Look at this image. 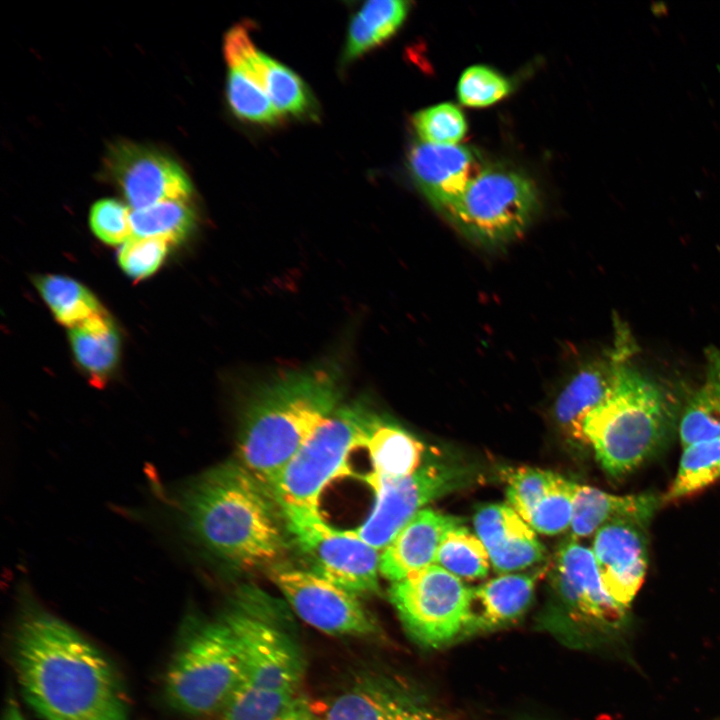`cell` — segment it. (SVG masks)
I'll use <instances>...</instances> for the list:
<instances>
[{
	"label": "cell",
	"instance_id": "1",
	"mask_svg": "<svg viewBox=\"0 0 720 720\" xmlns=\"http://www.w3.org/2000/svg\"><path fill=\"white\" fill-rule=\"evenodd\" d=\"M26 702L45 720H127V702L108 658L64 620L25 604L12 643Z\"/></svg>",
	"mask_w": 720,
	"mask_h": 720
},
{
	"label": "cell",
	"instance_id": "2",
	"mask_svg": "<svg viewBox=\"0 0 720 720\" xmlns=\"http://www.w3.org/2000/svg\"><path fill=\"white\" fill-rule=\"evenodd\" d=\"M175 506L192 541L231 568L271 570L288 552L287 521L274 493L237 461L188 481Z\"/></svg>",
	"mask_w": 720,
	"mask_h": 720
},
{
	"label": "cell",
	"instance_id": "3",
	"mask_svg": "<svg viewBox=\"0 0 720 720\" xmlns=\"http://www.w3.org/2000/svg\"><path fill=\"white\" fill-rule=\"evenodd\" d=\"M344 374L325 361L273 377L251 395L237 437V462L270 489L279 474L339 406Z\"/></svg>",
	"mask_w": 720,
	"mask_h": 720
},
{
	"label": "cell",
	"instance_id": "4",
	"mask_svg": "<svg viewBox=\"0 0 720 720\" xmlns=\"http://www.w3.org/2000/svg\"><path fill=\"white\" fill-rule=\"evenodd\" d=\"M275 608L265 593L245 588L220 616L235 638L241 665L223 720H275L298 698L303 655Z\"/></svg>",
	"mask_w": 720,
	"mask_h": 720
},
{
	"label": "cell",
	"instance_id": "5",
	"mask_svg": "<svg viewBox=\"0 0 720 720\" xmlns=\"http://www.w3.org/2000/svg\"><path fill=\"white\" fill-rule=\"evenodd\" d=\"M631 357L620 362L609 392L588 414L583 427L600 465L614 477L633 472L652 457L675 419L670 397L630 364Z\"/></svg>",
	"mask_w": 720,
	"mask_h": 720
},
{
	"label": "cell",
	"instance_id": "6",
	"mask_svg": "<svg viewBox=\"0 0 720 720\" xmlns=\"http://www.w3.org/2000/svg\"><path fill=\"white\" fill-rule=\"evenodd\" d=\"M378 415L362 403L340 405L283 468L271 490L284 515L322 516L320 498L333 480L355 476L349 465Z\"/></svg>",
	"mask_w": 720,
	"mask_h": 720
},
{
	"label": "cell",
	"instance_id": "7",
	"mask_svg": "<svg viewBox=\"0 0 720 720\" xmlns=\"http://www.w3.org/2000/svg\"><path fill=\"white\" fill-rule=\"evenodd\" d=\"M165 677V695L176 710L201 716L222 710L241 671L235 638L219 617L188 621Z\"/></svg>",
	"mask_w": 720,
	"mask_h": 720
},
{
	"label": "cell",
	"instance_id": "8",
	"mask_svg": "<svg viewBox=\"0 0 720 720\" xmlns=\"http://www.w3.org/2000/svg\"><path fill=\"white\" fill-rule=\"evenodd\" d=\"M538 206L537 189L528 177L504 166L486 165L445 214L472 239L499 245L519 236Z\"/></svg>",
	"mask_w": 720,
	"mask_h": 720
},
{
	"label": "cell",
	"instance_id": "9",
	"mask_svg": "<svg viewBox=\"0 0 720 720\" xmlns=\"http://www.w3.org/2000/svg\"><path fill=\"white\" fill-rule=\"evenodd\" d=\"M389 598L408 633L419 643L439 647L473 624V589L433 564L392 582Z\"/></svg>",
	"mask_w": 720,
	"mask_h": 720
},
{
	"label": "cell",
	"instance_id": "10",
	"mask_svg": "<svg viewBox=\"0 0 720 720\" xmlns=\"http://www.w3.org/2000/svg\"><path fill=\"white\" fill-rule=\"evenodd\" d=\"M291 543L310 571L357 596L378 593L380 552L350 530H337L322 516L285 515Z\"/></svg>",
	"mask_w": 720,
	"mask_h": 720
},
{
	"label": "cell",
	"instance_id": "11",
	"mask_svg": "<svg viewBox=\"0 0 720 720\" xmlns=\"http://www.w3.org/2000/svg\"><path fill=\"white\" fill-rule=\"evenodd\" d=\"M362 480L374 492L375 502L366 520L350 531L382 551L426 504L464 487L472 477L456 465L429 464L399 480H376L364 475Z\"/></svg>",
	"mask_w": 720,
	"mask_h": 720
},
{
	"label": "cell",
	"instance_id": "12",
	"mask_svg": "<svg viewBox=\"0 0 720 720\" xmlns=\"http://www.w3.org/2000/svg\"><path fill=\"white\" fill-rule=\"evenodd\" d=\"M269 576L295 613L332 636H368L376 623L359 596L308 570L277 566Z\"/></svg>",
	"mask_w": 720,
	"mask_h": 720
},
{
	"label": "cell",
	"instance_id": "13",
	"mask_svg": "<svg viewBox=\"0 0 720 720\" xmlns=\"http://www.w3.org/2000/svg\"><path fill=\"white\" fill-rule=\"evenodd\" d=\"M105 169L134 210L168 200L188 201L192 193L187 175L174 160L139 144L112 145Z\"/></svg>",
	"mask_w": 720,
	"mask_h": 720
},
{
	"label": "cell",
	"instance_id": "14",
	"mask_svg": "<svg viewBox=\"0 0 720 720\" xmlns=\"http://www.w3.org/2000/svg\"><path fill=\"white\" fill-rule=\"evenodd\" d=\"M554 568L557 589L575 617L608 628L621 623L625 608L606 590L591 549L571 537L558 549Z\"/></svg>",
	"mask_w": 720,
	"mask_h": 720
},
{
	"label": "cell",
	"instance_id": "15",
	"mask_svg": "<svg viewBox=\"0 0 720 720\" xmlns=\"http://www.w3.org/2000/svg\"><path fill=\"white\" fill-rule=\"evenodd\" d=\"M224 56L229 68L246 74L264 90L281 116L314 114V100L302 79L257 49L245 25L237 24L225 34Z\"/></svg>",
	"mask_w": 720,
	"mask_h": 720
},
{
	"label": "cell",
	"instance_id": "16",
	"mask_svg": "<svg viewBox=\"0 0 720 720\" xmlns=\"http://www.w3.org/2000/svg\"><path fill=\"white\" fill-rule=\"evenodd\" d=\"M645 524L616 520L595 534L592 552L603 584L625 609L641 588L648 566Z\"/></svg>",
	"mask_w": 720,
	"mask_h": 720
},
{
	"label": "cell",
	"instance_id": "17",
	"mask_svg": "<svg viewBox=\"0 0 720 720\" xmlns=\"http://www.w3.org/2000/svg\"><path fill=\"white\" fill-rule=\"evenodd\" d=\"M410 173L431 204L446 212L465 192L486 164L472 148L420 142L408 156Z\"/></svg>",
	"mask_w": 720,
	"mask_h": 720
},
{
	"label": "cell",
	"instance_id": "18",
	"mask_svg": "<svg viewBox=\"0 0 720 720\" xmlns=\"http://www.w3.org/2000/svg\"><path fill=\"white\" fill-rule=\"evenodd\" d=\"M615 343L606 357L581 368L564 387L555 403V418L570 440L587 445L583 427L588 414L609 392L620 362L634 352L627 328L617 327Z\"/></svg>",
	"mask_w": 720,
	"mask_h": 720
},
{
	"label": "cell",
	"instance_id": "19",
	"mask_svg": "<svg viewBox=\"0 0 720 720\" xmlns=\"http://www.w3.org/2000/svg\"><path fill=\"white\" fill-rule=\"evenodd\" d=\"M473 522L495 571H516L543 559L544 547L534 530L509 505L482 506Z\"/></svg>",
	"mask_w": 720,
	"mask_h": 720
},
{
	"label": "cell",
	"instance_id": "20",
	"mask_svg": "<svg viewBox=\"0 0 720 720\" xmlns=\"http://www.w3.org/2000/svg\"><path fill=\"white\" fill-rule=\"evenodd\" d=\"M460 523L455 517L422 509L380 553V574L396 582L435 564L445 533Z\"/></svg>",
	"mask_w": 720,
	"mask_h": 720
},
{
	"label": "cell",
	"instance_id": "21",
	"mask_svg": "<svg viewBox=\"0 0 720 720\" xmlns=\"http://www.w3.org/2000/svg\"><path fill=\"white\" fill-rule=\"evenodd\" d=\"M324 720H436L425 708L378 680H364L338 695Z\"/></svg>",
	"mask_w": 720,
	"mask_h": 720
},
{
	"label": "cell",
	"instance_id": "22",
	"mask_svg": "<svg viewBox=\"0 0 720 720\" xmlns=\"http://www.w3.org/2000/svg\"><path fill=\"white\" fill-rule=\"evenodd\" d=\"M659 505L649 493L614 495L588 485H576L571 522L572 538H586L603 525L616 520H631L647 525Z\"/></svg>",
	"mask_w": 720,
	"mask_h": 720
},
{
	"label": "cell",
	"instance_id": "23",
	"mask_svg": "<svg viewBox=\"0 0 720 720\" xmlns=\"http://www.w3.org/2000/svg\"><path fill=\"white\" fill-rule=\"evenodd\" d=\"M363 448L372 467L364 476L385 481L399 480L416 472L425 451L424 444L411 433L380 416L369 428Z\"/></svg>",
	"mask_w": 720,
	"mask_h": 720
},
{
	"label": "cell",
	"instance_id": "24",
	"mask_svg": "<svg viewBox=\"0 0 720 720\" xmlns=\"http://www.w3.org/2000/svg\"><path fill=\"white\" fill-rule=\"evenodd\" d=\"M74 357L90 382L103 386L117 366L120 339L112 320L103 311L71 328Z\"/></svg>",
	"mask_w": 720,
	"mask_h": 720
},
{
	"label": "cell",
	"instance_id": "25",
	"mask_svg": "<svg viewBox=\"0 0 720 720\" xmlns=\"http://www.w3.org/2000/svg\"><path fill=\"white\" fill-rule=\"evenodd\" d=\"M682 447L720 437V350L706 351V370L702 384L690 396L679 421Z\"/></svg>",
	"mask_w": 720,
	"mask_h": 720
},
{
	"label": "cell",
	"instance_id": "26",
	"mask_svg": "<svg viewBox=\"0 0 720 720\" xmlns=\"http://www.w3.org/2000/svg\"><path fill=\"white\" fill-rule=\"evenodd\" d=\"M535 579L526 574H506L473 589V602L480 605V616L473 625L496 627L519 617L532 601Z\"/></svg>",
	"mask_w": 720,
	"mask_h": 720
},
{
	"label": "cell",
	"instance_id": "27",
	"mask_svg": "<svg viewBox=\"0 0 720 720\" xmlns=\"http://www.w3.org/2000/svg\"><path fill=\"white\" fill-rule=\"evenodd\" d=\"M409 2L372 0L353 16L347 34L343 60L348 63L389 39L401 26Z\"/></svg>",
	"mask_w": 720,
	"mask_h": 720
},
{
	"label": "cell",
	"instance_id": "28",
	"mask_svg": "<svg viewBox=\"0 0 720 720\" xmlns=\"http://www.w3.org/2000/svg\"><path fill=\"white\" fill-rule=\"evenodd\" d=\"M720 479V437L683 448L674 480L663 496L673 502L691 496Z\"/></svg>",
	"mask_w": 720,
	"mask_h": 720
},
{
	"label": "cell",
	"instance_id": "29",
	"mask_svg": "<svg viewBox=\"0 0 720 720\" xmlns=\"http://www.w3.org/2000/svg\"><path fill=\"white\" fill-rule=\"evenodd\" d=\"M35 285L56 320L64 326L73 328L103 311L86 287L66 276L41 275L35 279Z\"/></svg>",
	"mask_w": 720,
	"mask_h": 720
},
{
	"label": "cell",
	"instance_id": "30",
	"mask_svg": "<svg viewBox=\"0 0 720 720\" xmlns=\"http://www.w3.org/2000/svg\"><path fill=\"white\" fill-rule=\"evenodd\" d=\"M435 564L460 579L475 580L487 575L491 563L481 540L457 524L445 533Z\"/></svg>",
	"mask_w": 720,
	"mask_h": 720
},
{
	"label": "cell",
	"instance_id": "31",
	"mask_svg": "<svg viewBox=\"0 0 720 720\" xmlns=\"http://www.w3.org/2000/svg\"><path fill=\"white\" fill-rule=\"evenodd\" d=\"M187 202L168 200L132 211L133 236L163 238L169 243L184 240L195 224L194 212Z\"/></svg>",
	"mask_w": 720,
	"mask_h": 720
},
{
	"label": "cell",
	"instance_id": "32",
	"mask_svg": "<svg viewBox=\"0 0 720 720\" xmlns=\"http://www.w3.org/2000/svg\"><path fill=\"white\" fill-rule=\"evenodd\" d=\"M226 87L229 105L239 118L264 125L281 120L264 90L246 74L229 68Z\"/></svg>",
	"mask_w": 720,
	"mask_h": 720
},
{
	"label": "cell",
	"instance_id": "33",
	"mask_svg": "<svg viewBox=\"0 0 720 720\" xmlns=\"http://www.w3.org/2000/svg\"><path fill=\"white\" fill-rule=\"evenodd\" d=\"M412 122L421 142L433 145H457L467 130L464 115L451 103L425 108L415 113Z\"/></svg>",
	"mask_w": 720,
	"mask_h": 720
},
{
	"label": "cell",
	"instance_id": "34",
	"mask_svg": "<svg viewBox=\"0 0 720 720\" xmlns=\"http://www.w3.org/2000/svg\"><path fill=\"white\" fill-rule=\"evenodd\" d=\"M576 483L558 475L533 511L529 526L538 533L555 535L570 528Z\"/></svg>",
	"mask_w": 720,
	"mask_h": 720
},
{
	"label": "cell",
	"instance_id": "35",
	"mask_svg": "<svg viewBox=\"0 0 720 720\" xmlns=\"http://www.w3.org/2000/svg\"><path fill=\"white\" fill-rule=\"evenodd\" d=\"M557 476L558 474L551 471L532 467L511 471L506 490L509 506L528 524L533 511L550 490Z\"/></svg>",
	"mask_w": 720,
	"mask_h": 720
},
{
	"label": "cell",
	"instance_id": "36",
	"mask_svg": "<svg viewBox=\"0 0 720 720\" xmlns=\"http://www.w3.org/2000/svg\"><path fill=\"white\" fill-rule=\"evenodd\" d=\"M511 91L510 82L495 70L482 65L467 68L458 86L459 101L470 107H484L498 102Z\"/></svg>",
	"mask_w": 720,
	"mask_h": 720
},
{
	"label": "cell",
	"instance_id": "37",
	"mask_svg": "<svg viewBox=\"0 0 720 720\" xmlns=\"http://www.w3.org/2000/svg\"><path fill=\"white\" fill-rule=\"evenodd\" d=\"M168 247L169 242L163 238L132 236L119 250L118 262L131 278L144 279L159 269Z\"/></svg>",
	"mask_w": 720,
	"mask_h": 720
},
{
	"label": "cell",
	"instance_id": "38",
	"mask_svg": "<svg viewBox=\"0 0 720 720\" xmlns=\"http://www.w3.org/2000/svg\"><path fill=\"white\" fill-rule=\"evenodd\" d=\"M129 208L115 199L97 201L90 210L89 223L93 233L104 243L118 245L131 238Z\"/></svg>",
	"mask_w": 720,
	"mask_h": 720
},
{
	"label": "cell",
	"instance_id": "39",
	"mask_svg": "<svg viewBox=\"0 0 720 720\" xmlns=\"http://www.w3.org/2000/svg\"><path fill=\"white\" fill-rule=\"evenodd\" d=\"M275 720H317L309 703L298 697L280 716Z\"/></svg>",
	"mask_w": 720,
	"mask_h": 720
},
{
	"label": "cell",
	"instance_id": "40",
	"mask_svg": "<svg viewBox=\"0 0 720 720\" xmlns=\"http://www.w3.org/2000/svg\"><path fill=\"white\" fill-rule=\"evenodd\" d=\"M2 720H26L17 702L9 697L6 701Z\"/></svg>",
	"mask_w": 720,
	"mask_h": 720
}]
</instances>
